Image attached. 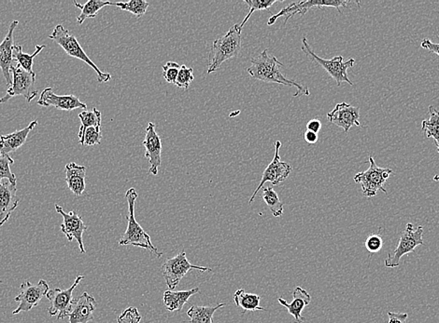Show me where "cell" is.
I'll list each match as a JSON object with an SVG mask.
<instances>
[{
	"label": "cell",
	"instance_id": "obj_1",
	"mask_svg": "<svg viewBox=\"0 0 439 323\" xmlns=\"http://www.w3.org/2000/svg\"><path fill=\"white\" fill-rule=\"evenodd\" d=\"M251 63L252 66L247 68V72L254 79L266 83H277L289 87H296L297 91L294 94V97L310 96L308 87L283 76L280 68L283 66L282 63L273 55L272 57L268 55V50L261 52L257 57L252 58Z\"/></svg>",
	"mask_w": 439,
	"mask_h": 323
},
{
	"label": "cell",
	"instance_id": "obj_2",
	"mask_svg": "<svg viewBox=\"0 0 439 323\" xmlns=\"http://www.w3.org/2000/svg\"><path fill=\"white\" fill-rule=\"evenodd\" d=\"M240 24H235L223 37L213 41L208 54V75L218 70L226 61L237 58L243 49Z\"/></svg>",
	"mask_w": 439,
	"mask_h": 323
},
{
	"label": "cell",
	"instance_id": "obj_3",
	"mask_svg": "<svg viewBox=\"0 0 439 323\" xmlns=\"http://www.w3.org/2000/svg\"><path fill=\"white\" fill-rule=\"evenodd\" d=\"M138 194L134 188L129 189L126 193V199L129 203V214H127V228L123 236L119 241L120 246H136L150 250L152 253L161 257L163 253H159L157 248L152 244L151 236L145 232V230L138 224L135 217V204L138 200Z\"/></svg>",
	"mask_w": 439,
	"mask_h": 323
},
{
	"label": "cell",
	"instance_id": "obj_4",
	"mask_svg": "<svg viewBox=\"0 0 439 323\" xmlns=\"http://www.w3.org/2000/svg\"><path fill=\"white\" fill-rule=\"evenodd\" d=\"M49 38H51L52 40H54L55 43H57L60 47H62L64 51H65L66 54H69V57L76 58V59L82 61V62L90 66V68L96 71L99 82H108L112 80V75L105 73V72L100 70V69L97 68L96 63H94L93 61L87 57L85 52L83 51L76 37L72 35L68 29H66L62 24H58V26L55 27L54 31L49 36Z\"/></svg>",
	"mask_w": 439,
	"mask_h": 323
},
{
	"label": "cell",
	"instance_id": "obj_5",
	"mask_svg": "<svg viewBox=\"0 0 439 323\" xmlns=\"http://www.w3.org/2000/svg\"><path fill=\"white\" fill-rule=\"evenodd\" d=\"M302 51L305 52L307 57L310 58L312 62L321 66L330 75V77L337 82L338 86H340L343 82H347L350 85L354 86V83L349 79L348 73H347L349 68H354L355 63L354 58H351L347 62H343V57H334L331 60L322 59L311 50L310 44H308L305 38H302Z\"/></svg>",
	"mask_w": 439,
	"mask_h": 323
},
{
	"label": "cell",
	"instance_id": "obj_6",
	"mask_svg": "<svg viewBox=\"0 0 439 323\" xmlns=\"http://www.w3.org/2000/svg\"><path fill=\"white\" fill-rule=\"evenodd\" d=\"M369 163L370 166L366 172H361L355 175L354 182L362 185V192L365 197L376 196L379 191L387 194L384 185L389 177L394 174L393 170L377 166L371 156H369Z\"/></svg>",
	"mask_w": 439,
	"mask_h": 323
},
{
	"label": "cell",
	"instance_id": "obj_7",
	"mask_svg": "<svg viewBox=\"0 0 439 323\" xmlns=\"http://www.w3.org/2000/svg\"><path fill=\"white\" fill-rule=\"evenodd\" d=\"M422 235H424V227L419 225L417 230H414L413 225L408 223L400 236L396 250L389 253L387 258L385 259V266L388 269L398 267L403 256L413 253L417 247L424 245Z\"/></svg>",
	"mask_w": 439,
	"mask_h": 323
},
{
	"label": "cell",
	"instance_id": "obj_8",
	"mask_svg": "<svg viewBox=\"0 0 439 323\" xmlns=\"http://www.w3.org/2000/svg\"><path fill=\"white\" fill-rule=\"evenodd\" d=\"M10 73L13 74V85L8 89L6 96L0 97V104H5L13 97L19 96L24 97L27 103L32 102L38 96L34 72L24 70L17 65L10 68Z\"/></svg>",
	"mask_w": 439,
	"mask_h": 323
},
{
	"label": "cell",
	"instance_id": "obj_9",
	"mask_svg": "<svg viewBox=\"0 0 439 323\" xmlns=\"http://www.w3.org/2000/svg\"><path fill=\"white\" fill-rule=\"evenodd\" d=\"M200 270L202 272H211L213 269L210 267L196 266L191 264L186 256L185 252L180 253L179 255L168 259L162 266L163 276L165 278L166 286L169 291H173L183 277L191 270Z\"/></svg>",
	"mask_w": 439,
	"mask_h": 323
},
{
	"label": "cell",
	"instance_id": "obj_10",
	"mask_svg": "<svg viewBox=\"0 0 439 323\" xmlns=\"http://www.w3.org/2000/svg\"><path fill=\"white\" fill-rule=\"evenodd\" d=\"M352 3L354 2L348 1V0H307V1L293 2L285 9L280 10L277 15H272L271 17L268 19V26H272L276 23L278 19L283 17V16L285 17V23L286 24L289 19L293 16L296 15H304L312 8H336L338 13H343V10L340 8L347 9L349 5Z\"/></svg>",
	"mask_w": 439,
	"mask_h": 323
},
{
	"label": "cell",
	"instance_id": "obj_11",
	"mask_svg": "<svg viewBox=\"0 0 439 323\" xmlns=\"http://www.w3.org/2000/svg\"><path fill=\"white\" fill-rule=\"evenodd\" d=\"M85 280L83 276H78L74 283L69 289L61 290L55 288L50 290L47 292L46 297L48 298L51 306L48 308L50 316H57V320L65 319L71 313L72 303H73V292L75 288L79 285L80 281Z\"/></svg>",
	"mask_w": 439,
	"mask_h": 323
},
{
	"label": "cell",
	"instance_id": "obj_12",
	"mask_svg": "<svg viewBox=\"0 0 439 323\" xmlns=\"http://www.w3.org/2000/svg\"><path fill=\"white\" fill-rule=\"evenodd\" d=\"M50 291L48 283L46 280H41L38 284H32L29 280L24 281L20 286V294L15 298L19 303L18 308L13 310V315H17L21 312H29L34 306L40 303L41 299Z\"/></svg>",
	"mask_w": 439,
	"mask_h": 323
},
{
	"label": "cell",
	"instance_id": "obj_13",
	"mask_svg": "<svg viewBox=\"0 0 439 323\" xmlns=\"http://www.w3.org/2000/svg\"><path fill=\"white\" fill-rule=\"evenodd\" d=\"M280 147H282V143L280 141L275 142V157L271 164L266 167L265 172H263L262 179H261L259 186L255 189L254 194L250 199V204L254 202L255 197H257L258 192L264 188L265 183L271 182L272 186L280 185V183L287 179L289 175H290L292 167L288 163L280 161Z\"/></svg>",
	"mask_w": 439,
	"mask_h": 323
},
{
	"label": "cell",
	"instance_id": "obj_14",
	"mask_svg": "<svg viewBox=\"0 0 439 323\" xmlns=\"http://www.w3.org/2000/svg\"><path fill=\"white\" fill-rule=\"evenodd\" d=\"M55 211L57 213L63 216V223L61 224V232L64 234L68 239L69 241L76 239L80 253H85V245H83L82 234L88 230L85 223H83L82 217L79 216L75 211L65 213L63 208L59 205H55Z\"/></svg>",
	"mask_w": 439,
	"mask_h": 323
},
{
	"label": "cell",
	"instance_id": "obj_15",
	"mask_svg": "<svg viewBox=\"0 0 439 323\" xmlns=\"http://www.w3.org/2000/svg\"><path fill=\"white\" fill-rule=\"evenodd\" d=\"M143 146L145 147V157L150 163L149 172L152 175H157L159 171L162 158V142L159 135L155 130V124L149 122L146 128L145 138L143 140Z\"/></svg>",
	"mask_w": 439,
	"mask_h": 323
},
{
	"label": "cell",
	"instance_id": "obj_16",
	"mask_svg": "<svg viewBox=\"0 0 439 323\" xmlns=\"http://www.w3.org/2000/svg\"><path fill=\"white\" fill-rule=\"evenodd\" d=\"M359 107H352L347 103L336 105L334 110L327 114L328 121L343 129L348 133L352 126H361Z\"/></svg>",
	"mask_w": 439,
	"mask_h": 323
},
{
	"label": "cell",
	"instance_id": "obj_17",
	"mask_svg": "<svg viewBox=\"0 0 439 323\" xmlns=\"http://www.w3.org/2000/svg\"><path fill=\"white\" fill-rule=\"evenodd\" d=\"M38 105L45 107H54L57 110L63 111H73L78 108L86 110L87 108V105L80 102V99L73 94L57 96L52 91V88L44 89L43 93H41Z\"/></svg>",
	"mask_w": 439,
	"mask_h": 323
},
{
	"label": "cell",
	"instance_id": "obj_18",
	"mask_svg": "<svg viewBox=\"0 0 439 323\" xmlns=\"http://www.w3.org/2000/svg\"><path fill=\"white\" fill-rule=\"evenodd\" d=\"M18 21H13L8 30L6 38L0 43V69L6 80L7 85H13V75L10 74V68L13 66V47H15V40H13V33L16 27L18 26Z\"/></svg>",
	"mask_w": 439,
	"mask_h": 323
},
{
	"label": "cell",
	"instance_id": "obj_19",
	"mask_svg": "<svg viewBox=\"0 0 439 323\" xmlns=\"http://www.w3.org/2000/svg\"><path fill=\"white\" fill-rule=\"evenodd\" d=\"M96 301L88 292H82L74 299L71 313L69 314V323H88L94 320V311L96 309Z\"/></svg>",
	"mask_w": 439,
	"mask_h": 323
},
{
	"label": "cell",
	"instance_id": "obj_20",
	"mask_svg": "<svg viewBox=\"0 0 439 323\" xmlns=\"http://www.w3.org/2000/svg\"><path fill=\"white\" fill-rule=\"evenodd\" d=\"M19 197L16 186L0 181V227L10 219L13 211L18 207Z\"/></svg>",
	"mask_w": 439,
	"mask_h": 323
},
{
	"label": "cell",
	"instance_id": "obj_21",
	"mask_svg": "<svg viewBox=\"0 0 439 323\" xmlns=\"http://www.w3.org/2000/svg\"><path fill=\"white\" fill-rule=\"evenodd\" d=\"M293 297L294 299L292 301V303H288L287 301H285L282 297L278 298V301L294 317V323H303L305 322V317H302L301 313L303 309L310 305L311 302L310 294L305 290L302 289L301 287L297 286L294 290Z\"/></svg>",
	"mask_w": 439,
	"mask_h": 323
},
{
	"label": "cell",
	"instance_id": "obj_22",
	"mask_svg": "<svg viewBox=\"0 0 439 323\" xmlns=\"http://www.w3.org/2000/svg\"><path fill=\"white\" fill-rule=\"evenodd\" d=\"M37 126L38 121H33L23 130H16L8 135H0V155H9L20 149L26 143L30 132Z\"/></svg>",
	"mask_w": 439,
	"mask_h": 323
},
{
	"label": "cell",
	"instance_id": "obj_23",
	"mask_svg": "<svg viewBox=\"0 0 439 323\" xmlns=\"http://www.w3.org/2000/svg\"><path fill=\"white\" fill-rule=\"evenodd\" d=\"M66 181L69 190L75 196H80L85 190L86 168L85 166L78 165L71 163L65 167Z\"/></svg>",
	"mask_w": 439,
	"mask_h": 323
},
{
	"label": "cell",
	"instance_id": "obj_24",
	"mask_svg": "<svg viewBox=\"0 0 439 323\" xmlns=\"http://www.w3.org/2000/svg\"><path fill=\"white\" fill-rule=\"evenodd\" d=\"M199 292V288H194L188 291H169L168 290L164 292V305L171 312L182 310L183 306L188 302L190 297Z\"/></svg>",
	"mask_w": 439,
	"mask_h": 323
},
{
	"label": "cell",
	"instance_id": "obj_25",
	"mask_svg": "<svg viewBox=\"0 0 439 323\" xmlns=\"http://www.w3.org/2000/svg\"><path fill=\"white\" fill-rule=\"evenodd\" d=\"M234 302L238 308L243 311H265L260 306L261 296L254 294H248L244 289L238 290L234 294Z\"/></svg>",
	"mask_w": 439,
	"mask_h": 323
},
{
	"label": "cell",
	"instance_id": "obj_26",
	"mask_svg": "<svg viewBox=\"0 0 439 323\" xmlns=\"http://www.w3.org/2000/svg\"><path fill=\"white\" fill-rule=\"evenodd\" d=\"M226 306V303L216 306H192L187 311V316L190 317V323H213L214 313Z\"/></svg>",
	"mask_w": 439,
	"mask_h": 323
},
{
	"label": "cell",
	"instance_id": "obj_27",
	"mask_svg": "<svg viewBox=\"0 0 439 323\" xmlns=\"http://www.w3.org/2000/svg\"><path fill=\"white\" fill-rule=\"evenodd\" d=\"M422 130L427 138L435 140L436 149L439 153V110L435 107H429V118L422 122Z\"/></svg>",
	"mask_w": 439,
	"mask_h": 323
},
{
	"label": "cell",
	"instance_id": "obj_28",
	"mask_svg": "<svg viewBox=\"0 0 439 323\" xmlns=\"http://www.w3.org/2000/svg\"><path fill=\"white\" fill-rule=\"evenodd\" d=\"M113 2L101 1V0H90L87 3L80 4L79 2L74 1V5L82 10L79 17L77 18V23L82 24L86 19L96 17L97 13L106 6H112Z\"/></svg>",
	"mask_w": 439,
	"mask_h": 323
},
{
	"label": "cell",
	"instance_id": "obj_29",
	"mask_svg": "<svg viewBox=\"0 0 439 323\" xmlns=\"http://www.w3.org/2000/svg\"><path fill=\"white\" fill-rule=\"evenodd\" d=\"M44 48H45V45H37L36 46L34 54H27L23 52L21 45H15L13 47V60L17 61L18 66L23 68L24 70L33 72L32 68L34 58L40 54Z\"/></svg>",
	"mask_w": 439,
	"mask_h": 323
},
{
	"label": "cell",
	"instance_id": "obj_30",
	"mask_svg": "<svg viewBox=\"0 0 439 323\" xmlns=\"http://www.w3.org/2000/svg\"><path fill=\"white\" fill-rule=\"evenodd\" d=\"M263 200L268 205L271 213L274 217H280L283 214V203L280 202L279 196H278L277 192L274 190L272 186L265 188L263 189Z\"/></svg>",
	"mask_w": 439,
	"mask_h": 323
},
{
	"label": "cell",
	"instance_id": "obj_31",
	"mask_svg": "<svg viewBox=\"0 0 439 323\" xmlns=\"http://www.w3.org/2000/svg\"><path fill=\"white\" fill-rule=\"evenodd\" d=\"M80 121V128L79 137L82 135L83 132L89 127H101V112L96 107L92 111H83L79 114Z\"/></svg>",
	"mask_w": 439,
	"mask_h": 323
},
{
	"label": "cell",
	"instance_id": "obj_32",
	"mask_svg": "<svg viewBox=\"0 0 439 323\" xmlns=\"http://www.w3.org/2000/svg\"><path fill=\"white\" fill-rule=\"evenodd\" d=\"M112 6H116L119 9L127 10V12L134 15L136 17L140 18L145 15L150 4L148 2L144 1V0H131V1L129 2H115V3L113 2Z\"/></svg>",
	"mask_w": 439,
	"mask_h": 323
},
{
	"label": "cell",
	"instance_id": "obj_33",
	"mask_svg": "<svg viewBox=\"0 0 439 323\" xmlns=\"http://www.w3.org/2000/svg\"><path fill=\"white\" fill-rule=\"evenodd\" d=\"M277 0H244V3L250 8V12L244 18L243 23L240 24V27H245L247 22H248L250 17L252 15V13L257 12V10H269V8L276 3Z\"/></svg>",
	"mask_w": 439,
	"mask_h": 323
},
{
	"label": "cell",
	"instance_id": "obj_34",
	"mask_svg": "<svg viewBox=\"0 0 439 323\" xmlns=\"http://www.w3.org/2000/svg\"><path fill=\"white\" fill-rule=\"evenodd\" d=\"M80 144L85 147L94 146L101 143V127H89L80 136Z\"/></svg>",
	"mask_w": 439,
	"mask_h": 323
},
{
	"label": "cell",
	"instance_id": "obj_35",
	"mask_svg": "<svg viewBox=\"0 0 439 323\" xmlns=\"http://www.w3.org/2000/svg\"><path fill=\"white\" fill-rule=\"evenodd\" d=\"M15 163L9 155H0V181L8 179L10 183L16 186V176L10 170V165Z\"/></svg>",
	"mask_w": 439,
	"mask_h": 323
},
{
	"label": "cell",
	"instance_id": "obj_36",
	"mask_svg": "<svg viewBox=\"0 0 439 323\" xmlns=\"http://www.w3.org/2000/svg\"><path fill=\"white\" fill-rule=\"evenodd\" d=\"M194 69L192 68H187L185 65L180 66L179 75H178L176 82L174 85L177 87L183 89V90L187 91L189 86L194 82Z\"/></svg>",
	"mask_w": 439,
	"mask_h": 323
},
{
	"label": "cell",
	"instance_id": "obj_37",
	"mask_svg": "<svg viewBox=\"0 0 439 323\" xmlns=\"http://www.w3.org/2000/svg\"><path fill=\"white\" fill-rule=\"evenodd\" d=\"M163 77L166 82L175 84L176 82L178 75L180 69V66L176 62H168L165 66H162Z\"/></svg>",
	"mask_w": 439,
	"mask_h": 323
},
{
	"label": "cell",
	"instance_id": "obj_38",
	"mask_svg": "<svg viewBox=\"0 0 439 323\" xmlns=\"http://www.w3.org/2000/svg\"><path fill=\"white\" fill-rule=\"evenodd\" d=\"M141 315L135 306H129L117 317V323H141Z\"/></svg>",
	"mask_w": 439,
	"mask_h": 323
},
{
	"label": "cell",
	"instance_id": "obj_39",
	"mask_svg": "<svg viewBox=\"0 0 439 323\" xmlns=\"http://www.w3.org/2000/svg\"><path fill=\"white\" fill-rule=\"evenodd\" d=\"M366 249L370 253H377L382 250L383 239L380 234H371L365 241Z\"/></svg>",
	"mask_w": 439,
	"mask_h": 323
},
{
	"label": "cell",
	"instance_id": "obj_40",
	"mask_svg": "<svg viewBox=\"0 0 439 323\" xmlns=\"http://www.w3.org/2000/svg\"><path fill=\"white\" fill-rule=\"evenodd\" d=\"M421 46L422 49L427 50V51L438 55L439 57V43H433V41L425 38V40L422 41Z\"/></svg>",
	"mask_w": 439,
	"mask_h": 323
},
{
	"label": "cell",
	"instance_id": "obj_41",
	"mask_svg": "<svg viewBox=\"0 0 439 323\" xmlns=\"http://www.w3.org/2000/svg\"><path fill=\"white\" fill-rule=\"evenodd\" d=\"M389 323H407V313H394V312H389Z\"/></svg>",
	"mask_w": 439,
	"mask_h": 323
},
{
	"label": "cell",
	"instance_id": "obj_42",
	"mask_svg": "<svg viewBox=\"0 0 439 323\" xmlns=\"http://www.w3.org/2000/svg\"><path fill=\"white\" fill-rule=\"evenodd\" d=\"M322 129V122L319 121V119H311L310 121L308 122L307 124V130H310V132L315 133L318 135V133Z\"/></svg>",
	"mask_w": 439,
	"mask_h": 323
},
{
	"label": "cell",
	"instance_id": "obj_43",
	"mask_svg": "<svg viewBox=\"0 0 439 323\" xmlns=\"http://www.w3.org/2000/svg\"><path fill=\"white\" fill-rule=\"evenodd\" d=\"M304 139L308 144H315L317 141H318V135L315 133L307 130V132L305 133Z\"/></svg>",
	"mask_w": 439,
	"mask_h": 323
},
{
	"label": "cell",
	"instance_id": "obj_44",
	"mask_svg": "<svg viewBox=\"0 0 439 323\" xmlns=\"http://www.w3.org/2000/svg\"><path fill=\"white\" fill-rule=\"evenodd\" d=\"M433 180L438 182V181H439V175H436V176L433 178Z\"/></svg>",
	"mask_w": 439,
	"mask_h": 323
},
{
	"label": "cell",
	"instance_id": "obj_45",
	"mask_svg": "<svg viewBox=\"0 0 439 323\" xmlns=\"http://www.w3.org/2000/svg\"><path fill=\"white\" fill-rule=\"evenodd\" d=\"M1 283H2V280H0V284H1Z\"/></svg>",
	"mask_w": 439,
	"mask_h": 323
}]
</instances>
